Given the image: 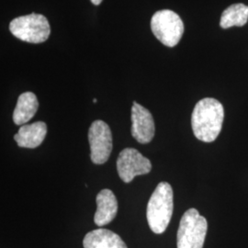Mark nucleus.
I'll use <instances>...</instances> for the list:
<instances>
[{
  "mask_svg": "<svg viewBox=\"0 0 248 248\" xmlns=\"http://www.w3.org/2000/svg\"><path fill=\"white\" fill-rule=\"evenodd\" d=\"M208 230L206 218L194 208L183 214L177 231V248H202Z\"/></svg>",
  "mask_w": 248,
  "mask_h": 248,
  "instance_id": "7ed1b4c3",
  "label": "nucleus"
},
{
  "mask_svg": "<svg viewBox=\"0 0 248 248\" xmlns=\"http://www.w3.org/2000/svg\"><path fill=\"white\" fill-rule=\"evenodd\" d=\"M132 135L140 143L150 142L155 136V122L150 111L137 102L132 107Z\"/></svg>",
  "mask_w": 248,
  "mask_h": 248,
  "instance_id": "6e6552de",
  "label": "nucleus"
},
{
  "mask_svg": "<svg viewBox=\"0 0 248 248\" xmlns=\"http://www.w3.org/2000/svg\"><path fill=\"white\" fill-rule=\"evenodd\" d=\"M151 29L154 35L163 45L174 47L182 38L184 24L176 12L163 9L155 12L152 17Z\"/></svg>",
  "mask_w": 248,
  "mask_h": 248,
  "instance_id": "39448f33",
  "label": "nucleus"
},
{
  "mask_svg": "<svg viewBox=\"0 0 248 248\" xmlns=\"http://www.w3.org/2000/svg\"><path fill=\"white\" fill-rule=\"evenodd\" d=\"M90 158L96 165H102L109 158L112 151V134L103 121H95L89 130Z\"/></svg>",
  "mask_w": 248,
  "mask_h": 248,
  "instance_id": "423d86ee",
  "label": "nucleus"
},
{
  "mask_svg": "<svg viewBox=\"0 0 248 248\" xmlns=\"http://www.w3.org/2000/svg\"><path fill=\"white\" fill-rule=\"evenodd\" d=\"M224 109L217 99L205 98L200 100L193 109L191 126L197 139L205 142L216 140L222 131Z\"/></svg>",
  "mask_w": 248,
  "mask_h": 248,
  "instance_id": "f257e3e1",
  "label": "nucleus"
},
{
  "mask_svg": "<svg viewBox=\"0 0 248 248\" xmlns=\"http://www.w3.org/2000/svg\"><path fill=\"white\" fill-rule=\"evenodd\" d=\"M84 248H128L117 233L108 229H97L86 234Z\"/></svg>",
  "mask_w": 248,
  "mask_h": 248,
  "instance_id": "9b49d317",
  "label": "nucleus"
},
{
  "mask_svg": "<svg viewBox=\"0 0 248 248\" xmlns=\"http://www.w3.org/2000/svg\"><path fill=\"white\" fill-rule=\"evenodd\" d=\"M248 20V7L244 4L231 5L222 12L220 26L222 29L231 27H242L247 24Z\"/></svg>",
  "mask_w": 248,
  "mask_h": 248,
  "instance_id": "ddd939ff",
  "label": "nucleus"
},
{
  "mask_svg": "<svg viewBox=\"0 0 248 248\" xmlns=\"http://www.w3.org/2000/svg\"><path fill=\"white\" fill-rule=\"evenodd\" d=\"M47 134V125L44 122H36L32 124L22 125L18 133L14 135V140L22 148H36L41 145Z\"/></svg>",
  "mask_w": 248,
  "mask_h": 248,
  "instance_id": "1a4fd4ad",
  "label": "nucleus"
},
{
  "mask_svg": "<svg viewBox=\"0 0 248 248\" xmlns=\"http://www.w3.org/2000/svg\"><path fill=\"white\" fill-rule=\"evenodd\" d=\"M97 212L94 222L98 226H104L112 222L118 212V202L110 189H102L97 196Z\"/></svg>",
  "mask_w": 248,
  "mask_h": 248,
  "instance_id": "9d476101",
  "label": "nucleus"
},
{
  "mask_svg": "<svg viewBox=\"0 0 248 248\" xmlns=\"http://www.w3.org/2000/svg\"><path fill=\"white\" fill-rule=\"evenodd\" d=\"M39 108V102L32 92L22 93L13 112V122L16 125H24L35 115Z\"/></svg>",
  "mask_w": 248,
  "mask_h": 248,
  "instance_id": "f8f14e48",
  "label": "nucleus"
},
{
  "mask_svg": "<svg viewBox=\"0 0 248 248\" xmlns=\"http://www.w3.org/2000/svg\"><path fill=\"white\" fill-rule=\"evenodd\" d=\"M91 2H92V4H94L95 6H98L101 2H102V0H90Z\"/></svg>",
  "mask_w": 248,
  "mask_h": 248,
  "instance_id": "4468645a",
  "label": "nucleus"
},
{
  "mask_svg": "<svg viewBox=\"0 0 248 248\" xmlns=\"http://www.w3.org/2000/svg\"><path fill=\"white\" fill-rule=\"evenodd\" d=\"M9 31L16 38L30 44H42L51 33L48 19L36 13L14 18L10 21Z\"/></svg>",
  "mask_w": 248,
  "mask_h": 248,
  "instance_id": "20e7f679",
  "label": "nucleus"
},
{
  "mask_svg": "<svg viewBox=\"0 0 248 248\" xmlns=\"http://www.w3.org/2000/svg\"><path fill=\"white\" fill-rule=\"evenodd\" d=\"M152 164L150 160L134 148H125L117 159V171L121 179L125 183H130L136 176L150 173Z\"/></svg>",
  "mask_w": 248,
  "mask_h": 248,
  "instance_id": "0eeeda50",
  "label": "nucleus"
},
{
  "mask_svg": "<svg viewBox=\"0 0 248 248\" xmlns=\"http://www.w3.org/2000/svg\"><path fill=\"white\" fill-rule=\"evenodd\" d=\"M174 210L173 189L168 182H161L151 196L146 209V218L151 230L163 233L167 230Z\"/></svg>",
  "mask_w": 248,
  "mask_h": 248,
  "instance_id": "f03ea898",
  "label": "nucleus"
},
{
  "mask_svg": "<svg viewBox=\"0 0 248 248\" xmlns=\"http://www.w3.org/2000/svg\"><path fill=\"white\" fill-rule=\"evenodd\" d=\"M93 101H94V103H96V102H97V98H94Z\"/></svg>",
  "mask_w": 248,
  "mask_h": 248,
  "instance_id": "2eb2a0df",
  "label": "nucleus"
}]
</instances>
